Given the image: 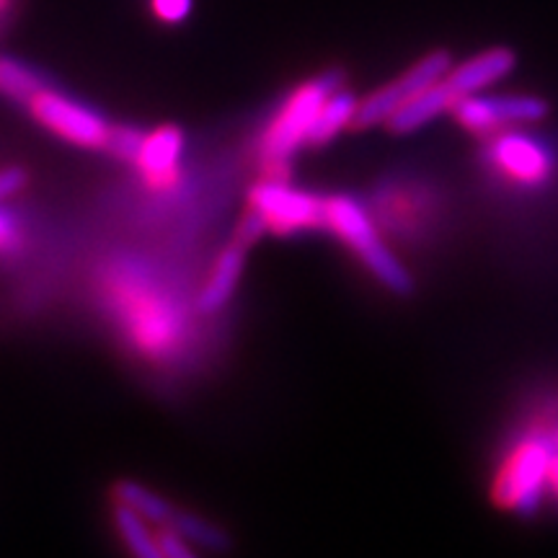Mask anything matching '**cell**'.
Masks as SVG:
<instances>
[{
    "label": "cell",
    "instance_id": "cell-23",
    "mask_svg": "<svg viewBox=\"0 0 558 558\" xmlns=\"http://www.w3.org/2000/svg\"><path fill=\"white\" fill-rule=\"evenodd\" d=\"M26 171L21 166H9V169L0 171V199H9L13 194H19L26 186Z\"/></svg>",
    "mask_w": 558,
    "mask_h": 558
},
{
    "label": "cell",
    "instance_id": "cell-3",
    "mask_svg": "<svg viewBox=\"0 0 558 558\" xmlns=\"http://www.w3.org/2000/svg\"><path fill=\"white\" fill-rule=\"evenodd\" d=\"M556 452L541 437H527L509 452L494 478V505L509 512H533L538 507L541 494L550 488V465Z\"/></svg>",
    "mask_w": 558,
    "mask_h": 558
},
{
    "label": "cell",
    "instance_id": "cell-6",
    "mask_svg": "<svg viewBox=\"0 0 558 558\" xmlns=\"http://www.w3.org/2000/svg\"><path fill=\"white\" fill-rule=\"evenodd\" d=\"M452 68V54L448 50H432L418 58L409 70H403L399 78H393L386 86L373 90V94L360 99L357 124L354 128H386L390 117L399 111L409 99H414L418 90H424L432 83L442 81Z\"/></svg>",
    "mask_w": 558,
    "mask_h": 558
},
{
    "label": "cell",
    "instance_id": "cell-1",
    "mask_svg": "<svg viewBox=\"0 0 558 558\" xmlns=\"http://www.w3.org/2000/svg\"><path fill=\"white\" fill-rule=\"evenodd\" d=\"M344 83V70L331 68L324 73L313 75L305 83L292 90L284 107L277 111L275 120L264 130L259 140V160L264 179L290 181V163L292 156L308 145V132L316 122L320 107L333 90Z\"/></svg>",
    "mask_w": 558,
    "mask_h": 558
},
{
    "label": "cell",
    "instance_id": "cell-22",
    "mask_svg": "<svg viewBox=\"0 0 558 558\" xmlns=\"http://www.w3.org/2000/svg\"><path fill=\"white\" fill-rule=\"evenodd\" d=\"M21 246V226L13 213L0 207V254H13Z\"/></svg>",
    "mask_w": 558,
    "mask_h": 558
},
{
    "label": "cell",
    "instance_id": "cell-24",
    "mask_svg": "<svg viewBox=\"0 0 558 558\" xmlns=\"http://www.w3.org/2000/svg\"><path fill=\"white\" fill-rule=\"evenodd\" d=\"M548 484H550V492H554L558 497V452L554 458V465H550V481H548Z\"/></svg>",
    "mask_w": 558,
    "mask_h": 558
},
{
    "label": "cell",
    "instance_id": "cell-25",
    "mask_svg": "<svg viewBox=\"0 0 558 558\" xmlns=\"http://www.w3.org/2000/svg\"><path fill=\"white\" fill-rule=\"evenodd\" d=\"M16 5H19V0H0V19L9 16V13L16 9Z\"/></svg>",
    "mask_w": 558,
    "mask_h": 558
},
{
    "label": "cell",
    "instance_id": "cell-17",
    "mask_svg": "<svg viewBox=\"0 0 558 558\" xmlns=\"http://www.w3.org/2000/svg\"><path fill=\"white\" fill-rule=\"evenodd\" d=\"M111 520H114L117 535H120L124 548L137 558H160L158 543H156V530H150V522L140 518L137 512H132L130 507L117 505L111 509Z\"/></svg>",
    "mask_w": 558,
    "mask_h": 558
},
{
    "label": "cell",
    "instance_id": "cell-15",
    "mask_svg": "<svg viewBox=\"0 0 558 558\" xmlns=\"http://www.w3.org/2000/svg\"><path fill=\"white\" fill-rule=\"evenodd\" d=\"M45 88H50V78L39 68L13 58V54H0V96L29 104Z\"/></svg>",
    "mask_w": 558,
    "mask_h": 558
},
{
    "label": "cell",
    "instance_id": "cell-18",
    "mask_svg": "<svg viewBox=\"0 0 558 558\" xmlns=\"http://www.w3.org/2000/svg\"><path fill=\"white\" fill-rule=\"evenodd\" d=\"M145 135H148V132L132 128V124H111L107 143H104V150H107L109 156H114L117 160H122V163L135 166L140 158V150H143Z\"/></svg>",
    "mask_w": 558,
    "mask_h": 558
},
{
    "label": "cell",
    "instance_id": "cell-9",
    "mask_svg": "<svg viewBox=\"0 0 558 558\" xmlns=\"http://www.w3.org/2000/svg\"><path fill=\"white\" fill-rule=\"evenodd\" d=\"M514 65H518V54L509 47H488V50L471 54L469 60L452 62V68L445 75V83L452 88V94L460 99L473 94H484L492 86H497L512 75Z\"/></svg>",
    "mask_w": 558,
    "mask_h": 558
},
{
    "label": "cell",
    "instance_id": "cell-5",
    "mask_svg": "<svg viewBox=\"0 0 558 558\" xmlns=\"http://www.w3.org/2000/svg\"><path fill=\"white\" fill-rule=\"evenodd\" d=\"M248 207H254L267 220L269 233L277 235L326 228V199L311 192L292 190L288 181L262 179L248 192Z\"/></svg>",
    "mask_w": 558,
    "mask_h": 558
},
{
    "label": "cell",
    "instance_id": "cell-4",
    "mask_svg": "<svg viewBox=\"0 0 558 558\" xmlns=\"http://www.w3.org/2000/svg\"><path fill=\"white\" fill-rule=\"evenodd\" d=\"M463 130L494 137L499 132L525 128L548 117V101L533 94H473L450 111Z\"/></svg>",
    "mask_w": 558,
    "mask_h": 558
},
{
    "label": "cell",
    "instance_id": "cell-21",
    "mask_svg": "<svg viewBox=\"0 0 558 558\" xmlns=\"http://www.w3.org/2000/svg\"><path fill=\"white\" fill-rule=\"evenodd\" d=\"M264 233H269L267 220H264L254 207H248L246 213H243V218L239 220V228H235V243H241V246L251 248L256 241L262 239Z\"/></svg>",
    "mask_w": 558,
    "mask_h": 558
},
{
    "label": "cell",
    "instance_id": "cell-14",
    "mask_svg": "<svg viewBox=\"0 0 558 558\" xmlns=\"http://www.w3.org/2000/svg\"><path fill=\"white\" fill-rule=\"evenodd\" d=\"M111 499H114L117 505L130 507L132 512H137L140 518L148 520L150 525H169L173 512H177V507H173L171 501H166V497H160V494L153 492L150 486L132 478L117 481V484L111 486Z\"/></svg>",
    "mask_w": 558,
    "mask_h": 558
},
{
    "label": "cell",
    "instance_id": "cell-11",
    "mask_svg": "<svg viewBox=\"0 0 558 558\" xmlns=\"http://www.w3.org/2000/svg\"><path fill=\"white\" fill-rule=\"evenodd\" d=\"M456 104L458 96L452 94V88L442 78L432 83V86L424 90H418L414 99L403 104V107L386 122V128L393 132V135H411V132L427 128V124L435 122L437 117L450 114Z\"/></svg>",
    "mask_w": 558,
    "mask_h": 558
},
{
    "label": "cell",
    "instance_id": "cell-26",
    "mask_svg": "<svg viewBox=\"0 0 558 558\" xmlns=\"http://www.w3.org/2000/svg\"><path fill=\"white\" fill-rule=\"evenodd\" d=\"M556 452H558V432H556Z\"/></svg>",
    "mask_w": 558,
    "mask_h": 558
},
{
    "label": "cell",
    "instance_id": "cell-7",
    "mask_svg": "<svg viewBox=\"0 0 558 558\" xmlns=\"http://www.w3.org/2000/svg\"><path fill=\"white\" fill-rule=\"evenodd\" d=\"M26 107H29L34 120L45 130H50L52 135L68 140V143L78 145V148L104 150L111 124L104 120L99 111L90 109L88 104L73 99L68 94H60V90L50 86L34 96Z\"/></svg>",
    "mask_w": 558,
    "mask_h": 558
},
{
    "label": "cell",
    "instance_id": "cell-20",
    "mask_svg": "<svg viewBox=\"0 0 558 558\" xmlns=\"http://www.w3.org/2000/svg\"><path fill=\"white\" fill-rule=\"evenodd\" d=\"M194 0H150V11L160 24L177 26L192 16Z\"/></svg>",
    "mask_w": 558,
    "mask_h": 558
},
{
    "label": "cell",
    "instance_id": "cell-10",
    "mask_svg": "<svg viewBox=\"0 0 558 558\" xmlns=\"http://www.w3.org/2000/svg\"><path fill=\"white\" fill-rule=\"evenodd\" d=\"M181 153H184V132L173 124H163L145 135L135 169L153 190H169L181 177Z\"/></svg>",
    "mask_w": 558,
    "mask_h": 558
},
{
    "label": "cell",
    "instance_id": "cell-13",
    "mask_svg": "<svg viewBox=\"0 0 558 558\" xmlns=\"http://www.w3.org/2000/svg\"><path fill=\"white\" fill-rule=\"evenodd\" d=\"M357 109L360 99L354 94H349L344 88H337L320 107L316 122L308 132V145L320 148V145H329L331 140H337L341 132L354 128L357 124Z\"/></svg>",
    "mask_w": 558,
    "mask_h": 558
},
{
    "label": "cell",
    "instance_id": "cell-16",
    "mask_svg": "<svg viewBox=\"0 0 558 558\" xmlns=\"http://www.w3.org/2000/svg\"><path fill=\"white\" fill-rule=\"evenodd\" d=\"M169 525L177 530L192 548L209 550V554H226V550H230V535L226 530L215 525V522L199 518V514L177 509Z\"/></svg>",
    "mask_w": 558,
    "mask_h": 558
},
{
    "label": "cell",
    "instance_id": "cell-2",
    "mask_svg": "<svg viewBox=\"0 0 558 558\" xmlns=\"http://www.w3.org/2000/svg\"><path fill=\"white\" fill-rule=\"evenodd\" d=\"M326 230H331L339 241H344L352 248V254L365 264L369 275L393 295H409L414 290V279H411L409 269L380 239L378 228H375L373 218L360 199L349 197V194L326 197Z\"/></svg>",
    "mask_w": 558,
    "mask_h": 558
},
{
    "label": "cell",
    "instance_id": "cell-19",
    "mask_svg": "<svg viewBox=\"0 0 558 558\" xmlns=\"http://www.w3.org/2000/svg\"><path fill=\"white\" fill-rule=\"evenodd\" d=\"M156 543L160 550V558H194L197 548H192L171 525H158Z\"/></svg>",
    "mask_w": 558,
    "mask_h": 558
},
{
    "label": "cell",
    "instance_id": "cell-8",
    "mask_svg": "<svg viewBox=\"0 0 558 558\" xmlns=\"http://www.w3.org/2000/svg\"><path fill=\"white\" fill-rule=\"evenodd\" d=\"M488 158L514 184L538 186L543 181H548L550 171H554L550 153L543 148L538 140L522 135L518 130H507L494 135Z\"/></svg>",
    "mask_w": 558,
    "mask_h": 558
},
{
    "label": "cell",
    "instance_id": "cell-12",
    "mask_svg": "<svg viewBox=\"0 0 558 558\" xmlns=\"http://www.w3.org/2000/svg\"><path fill=\"white\" fill-rule=\"evenodd\" d=\"M246 254L248 248L241 243H230L222 248V254L215 262L213 271H209L205 288L199 290L197 311L202 313H220L233 300L235 288H239L243 269H246Z\"/></svg>",
    "mask_w": 558,
    "mask_h": 558
}]
</instances>
